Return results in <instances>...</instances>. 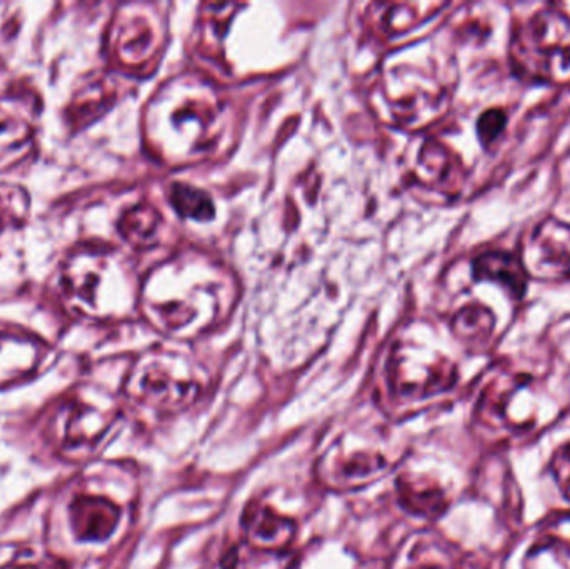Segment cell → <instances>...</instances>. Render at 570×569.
Wrapping results in <instances>:
<instances>
[{
  "label": "cell",
  "mask_w": 570,
  "mask_h": 569,
  "mask_svg": "<svg viewBox=\"0 0 570 569\" xmlns=\"http://www.w3.org/2000/svg\"><path fill=\"white\" fill-rule=\"evenodd\" d=\"M394 569H458L448 550L435 538L417 534L395 561Z\"/></svg>",
  "instance_id": "11"
},
{
  "label": "cell",
  "mask_w": 570,
  "mask_h": 569,
  "mask_svg": "<svg viewBox=\"0 0 570 569\" xmlns=\"http://www.w3.org/2000/svg\"><path fill=\"white\" fill-rule=\"evenodd\" d=\"M528 276L542 281L570 277V226L549 217L535 227L521 256Z\"/></svg>",
  "instance_id": "2"
},
{
  "label": "cell",
  "mask_w": 570,
  "mask_h": 569,
  "mask_svg": "<svg viewBox=\"0 0 570 569\" xmlns=\"http://www.w3.org/2000/svg\"><path fill=\"white\" fill-rule=\"evenodd\" d=\"M397 497L404 510L415 517H439L448 507L441 487L424 478H412L411 474L399 478Z\"/></svg>",
  "instance_id": "10"
},
{
  "label": "cell",
  "mask_w": 570,
  "mask_h": 569,
  "mask_svg": "<svg viewBox=\"0 0 570 569\" xmlns=\"http://www.w3.org/2000/svg\"><path fill=\"white\" fill-rule=\"evenodd\" d=\"M243 533L247 545L259 553H283L291 547L297 527L291 518L266 503H254L243 518Z\"/></svg>",
  "instance_id": "5"
},
{
  "label": "cell",
  "mask_w": 570,
  "mask_h": 569,
  "mask_svg": "<svg viewBox=\"0 0 570 569\" xmlns=\"http://www.w3.org/2000/svg\"><path fill=\"white\" fill-rule=\"evenodd\" d=\"M154 214H156L154 210L144 209V207L130 210L120 223L124 236L129 237L134 243H142V241L149 239L156 230V216Z\"/></svg>",
  "instance_id": "15"
},
{
  "label": "cell",
  "mask_w": 570,
  "mask_h": 569,
  "mask_svg": "<svg viewBox=\"0 0 570 569\" xmlns=\"http://www.w3.org/2000/svg\"><path fill=\"white\" fill-rule=\"evenodd\" d=\"M474 277L478 281L501 284L511 296L522 297L528 290V273L521 257L509 253H488L474 261Z\"/></svg>",
  "instance_id": "7"
},
{
  "label": "cell",
  "mask_w": 570,
  "mask_h": 569,
  "mask_svg": "<svg viewBox=\"0 0 570 569\" xmlns=\"http://www.w3.org/2000/svg\"><path fill=\"white\" fill-rule=\"evenodd\" d=\"M130 391L137 403L156 411H177L193 403L197 396L193 381L174 376L156 366L140 371Z\"/></svg>",
  "instance_id": "3"
},
{
  "label": "cell",
  "mask_w": 570,
  "mask_h": 569,
  "mask_svg": "<svg viewBox=\"0 0 570 569\" xmlns=\"http://www.w3.org/2000/svg\"><path fill=\"white\" fill-rule=\"evenodd\" d=\"M511 52L522 77L534 82H570L569 17L552 9L535 13L515 30Z\"/></svg>",
  "instance_id": "1"
},
{
  "label": "cell",
  "mask_w": 570,
  "mask_h": 569,
  "mask_svg": "<svg viewBox=\"0 0 570 569\" xmlns=\"http://www.w3.org/2000/svg\"><path fill=\"white\" fill-rule=\"evenodd\" d=\"M170 199L183 216L194 217V219H210L214 216L213 203L203 190L176 186L170 194Z\"/></svg>",
  "instance_id": "14"
},
{
  "label": "cell",
  "mask_w": 570,
  "mask_h": 569,
  "mask_svg": "<svg viewBox=\"0 0 570 569\" xmlns=\"http://www.w3.org/2000/svg\"><path fill=\"white\" fill-rule=\"evenodd\" d=\"M226 569H253L250 567H246L239 558H234L233 563L227 565Z\"/></svg>",
  "instance_id": "18"
},
{
  "label": "cell",
  "mask_w": 570,
  "mask_h": 569,
  "mask_svg": "<svg viewBox=\"0 0 570 569\" xmlns=\"http://www.w3.org/2000/svg\"><path fill=\"white\" fill-rule=\"evenodd\" d=\"M458 336L465 341H484L494 330V316L482 306L465 307L454 321Z\"/></svg>",
  "instance_id": "13"
},
{
  "label": "cell",
  "mask_w": 570,
  "mask_h": 569,
  "mask_svg": "<svg viewBox=\"0 0 570 569\" xmlns=\"http://www.w3.org/2000/svg\"><path fill=\"white\" fill-rule=\"evenodd\" d=\"M389 470V460L377 450L345 451L332 448L322 463L325 483L335 488H354L368 483Z\"/></svg>",
  "instance_id": "4"
},
{
  "label": "cell",
  "mask_w": 570,
  "mask_h": 569,
  "mask_svg": "<svg viewBox=\"0 0 570 569\" xmlns=\"http://www.w3.org/2000/svg\"><path fill=\"white\" fill-rule=\"evenodd\" d=\"M16 569H63V567H59V565L56 563H49V565H27V567H20Z\"/></svg>",
  "instance_id": "17"
},
{
  "label": "cell",
  "mask_w": 570,
  "mask_h": 569,
  "mask_svg": "<svg viewBox=\"0 0 570 569\" xmlns=\"http://www.w3.org/2000/svg\"><path fill=\"white\" fill-rule=\"evenodd\" d=\"M120 510L112 501L102 497L76 498L70 507V523L73 533L83 543H104L119 527Z\"/></svg>",
  "instance_id": "6"
},
{
  "label": "cell",
  "mask_w": 570,
  "mask_h": 569,
  "mask_svg": "<svg viewBox=\"0 0 570 569\" xmlns=\"http://www.w3.org/2000/svg\"><path fill=\"white\" fill-rule=\"evenodd\" d=\"M40 347L36 337L0 330V383L32 371L39 363Z\"/></svg>",
  "instance_id": "8"
},
{
  "label": "cell",
  "mask_w": 570,
  "mask_h": 569,
  "mask_svg": "<svg viewBox=\"0 0 570 569\" xmlns=\"http://www.w3.org/2000/svg\"><path fill=\"white\" fill-rule=\"evenodd\" d=\"M505 124H508V117H505V114L502 112L501 109H491L482 114L478 124L481 143L484 144L485 147L491 146V144L504 133Z\"/></svg>",
  "instance_id": "16"
},
{
  "label": "cell",
  "mask_w": 570,
  "mask_h": 569,
  "mask_svg": "<svg viewBox=\"0 0 570 569\" xmlns=\"http://www.w3.org/2000/svg\"><path fill=\"white\" fill-rule=\"evenodd\" d=\"M32 134L26 106L16 99H0V163L26 149Z\"/></svg>",
  "instance_id": "9"
},
{
  "label": "cell",
  "mask_w": 570,
  "mask_h": 569,
  "mask_svg": "<svg viewBox=\"0 0 570 569\" xmlns=\"http://www.w3.org/2000/svg\"><path fill=\"white\" fill-rule=\"evenodd\" d=\"M29 210L27 194L17 186H0V236L22 226Z\"/></svg>",
  "instance_id": "12"
}]
</instances>
